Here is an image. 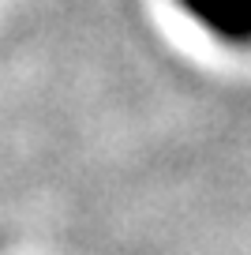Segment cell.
<instances>
[{
	"instance_id": "6da1fadb",
	"label": "cell",
	"mask_w": 251,
	"mask_h": 255,
	"mask_svg": "<svg viewBox=\"0 0 251 255\" xmlns=\"http://www.w3.org/2000/svg\"><path fill=\"white\" fill-rule=\"evenodd\" d=\"M176 8L221 45L251 49V0H176Z\"/></svg>"
}]
</instances>
